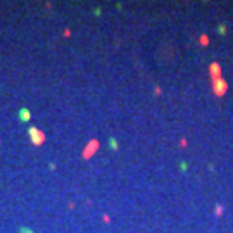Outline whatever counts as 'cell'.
Returning <instances> with one entry per match:
<instances>
[{"label": "cell", "mask_w": 233, "mask_h": 233, "mask_svg": "<svg viewBox=\"0 0 233 233\" xmlns=\"http://www.w3.org/2000/svg\"><path fill=\"white\" fill-rule=\"evenodd\" d=\"M28 137H30V140H31V143L35 145V147H40V145L45 142V135H43V131H40V130L35 128V126L28 128Z\"/></svg>", "instance_id": "obj_1"}, {"label": "cell", "mask_w": 233, "mask_h": 233, "mask_svg": "<svg viewBox=\"0 0 233 233\" xmlns=\"http://www.w3.org/2000/svg\"><path fill=\"white\" fill-rule=\"evenodd\" d=\"M228 90V83L223 78H217V80H212V92H214V95L217 97H223L226 93Z\"/></svg>", "instance_id": "obj_2"}, {"label": "cell", "mask_w": 233, "mask_h": 233, "mask_svg": "<svg viewBox=\"0 0 233 233\" xmlns=\"http://www.w3.org/2000/svg\"><path fill=\"white\" fill-rule=\"evenodd\" d=\"M17 116H19V121L21 123H28L31 119V111H30L28 107H21V109L17 111Z\"/></svg>", "instance_id": "obj_3"}, {"label": "cell", "mask_w": 233, "mask_h": 233, "mask_svg": "<svg viewBox=\"0 0 233 233\" xmlns=\"http://www.w3.org/2000/svg\"><path fill=\"white\" fill-rule=\"evenodd\" d=\"M209 71H211L212 80H217V78H221V68H219V64H217V62H212L211 66H209Z\"/></svg>", "instance_id": "obj_4"}, {"label": "cell", "mask_w": 233, "mask_h": 233, "mask_svg": "<svg viewBox=\"0 0 233 233\" xmlns=\"http://www.w3.org/2000/svg\"><path fill=\"white\" fill-rule=\"evenodd\" d=\"M107 142H109V148H111V150H117V148H119V142H117L114 137H109Z\"/></svg>", "instance_id": "obj_5"}, {"label": "cell", "mask_w": 233, "mask_h": 233, "mask_svg": "<svg viewBox=\"0 0 233 233\" xmlns=\"http://www.w3.org/2000/svg\"><path fill=\"white\" fill-rule=\"evenodd\" d=\"M17 233H35V230H31V228H28V226H19L17 228Z\"/></svg>", "instance_id": "obj_6"}, {"label": "cell", "mask_w": 233, "mask_h": 233, "mask_svg": "<svg viewBox=\"0 0 233 233\" xmlns=\"http://www.w3.org/2000/svg\"><path fill=\"white\" fill-rule=\"evenodd\" d=\"M226 31H228V28L224 26V24H219V26H217V33H219V35H224Z\"/></svg>", "instance_id": "obj_7"}, {"label": "cell", "mask_w": 233, "mask_h": 233, "mask_svg": "<svg viewBox=\"0 0 233 233\" xmlns=\"http://www.w3.org/2000/svg\"><path fill=\"white\" fill-rule=\"evenodd\" d=\"M180 169L181 171H186V169H188V162H185V161H183V162H180Z\"/></svg>", "instance_id": "obj_8"}, {"label": "cell", "mask_w": 233, "mask_h": 233, "mask_svg": "<svg viewBox=\"0 0 233 233\" xmlns=\"http://www.w3.org/2000/svg\"><path fill=\"white\" fill-rule=\"evenodd\" d=\"M221 212H223V209H221V206L217 204L216 206V216H221Z\"/></svg>", "instance_id": "obj_9"}, {"label": "cell", "mask_w": 233, "mask_h": 233, "mask_svg": "<svg viewBox=\"0 0 233 233\" xmlns=\"http://www.w3.org/2000/svg\"><path fill=\"white\" fill-rule=\"evenodd\" d=\"M93 14H95V16H100L102 11H100V9H95V11H93Z\"/></svg>", "instance_id": "obj_10"}]
</instances>
